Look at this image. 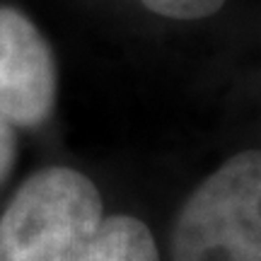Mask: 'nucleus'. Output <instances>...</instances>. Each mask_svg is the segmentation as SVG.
<instances>
[{
    "instance_id": "obj_1",
    "label": "nucleus",
    "mask_w": 261,
    "mask_h": 261,
    "mask_svg": "<svg viewBox=\"0 0 261 261\" xmlns=\"http://www.w3.org/2000/svg\"><path fill=\"white\" fill-rule=\"evenodd\" d=\"M0 261H160V254L143 220L104 215L92 179L46 167L0 215Z\"/></svg>"
},
{
    "instance_id": "obj_2",
    "label": "nucleus",
    "mask_w": 261,
    "mask_h": 261,
    "mask_svg": "<svg viewBox=\"0 0 261 261\" xmlns=\"http://www.w3.org/2000/svg\"><path fill=\"white\" fill-rule=\"evenodd\" d=\"M172 261H261V152L244 150L196 189L174 225Z\"/></svg>"
},
{
    "instance_id": "obj_3",
    "label": "nucleus",
    "mask_w": 261,
    "mask_h": 261,
    "mask_svg": "<svg viewBox=\"0 0 261 261\" xmlns=\"http://www.w3.org/2000/svg\"><path fill=\"white\" fill-rule=\"evenodd\" d=\"M56 58L44 34L22 12L0 8V116L39 126L56 104Z\"/></svg>"
},
{
    "instance_id": "obj_4",
    "label": "nucleus",
    "mask_w": 261,
    "mask_h": 261,
    "mask_svg": "<svg viewBox=\"0 0 261 261\" xmlns=\"http://www.w3.org/2000/svg\"><path fill=\"white\" fill-rule=\"evenodd\" d=\"M150 12L169 19L211 17L225 5V0H140Z\"/></svg>"
},
{
    "instance_id": "obj_5",
    "label": "nucleus",
    "mask_w": 261,
    "mask_h": 261,
    "mask_svg": "<svg viewBox=\"0 0 261 261\" xmlns=\"http://www.w3.org/2000/svg\"><path fill=\"white\" fill-rule=\"evenodd\" d=\"M15 158H17V138H15V128L12 123L5 121L0 116V184L8 179V174L15 167Z\"/></svg>"
}]
</instances>
